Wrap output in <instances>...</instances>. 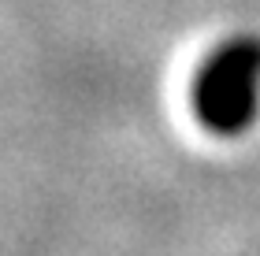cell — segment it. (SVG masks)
I'll use <instances>...</instances> for the list:
<instances>
[{
  "label": "cell",
  "mask_w": 260,
  "mask_h": 256,
  "mask_svg": "<svg viewBox=\"0 0 260 256\" xmlns=\"http://www.w3.org/2000/svg\"><path fill=\"white\" fill-rule=\"evenodd\" d=\"M193 115L212 134H242L260 119V33L238 30L193 71Z\"/></svg>",
  "instance_id": "cell-1"
}]
</instances>
